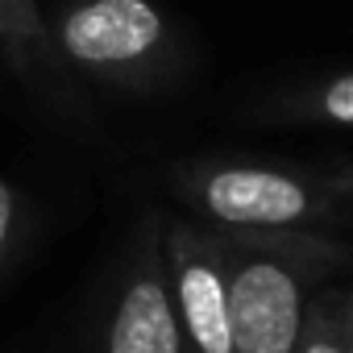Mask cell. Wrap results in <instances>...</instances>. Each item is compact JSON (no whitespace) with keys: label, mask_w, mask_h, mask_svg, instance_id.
I'll return each instance as SVG.
<instances>
[{"label":"cell","mask_w":353,"mask_h":353,"mask_svg":"<svg viewBox=\"0 0 353 353\" xmlns=\"http://www.w3.org/2000/svg\"><path fill=\"white\" fill-rule=\"evenodd\" d=\"M229 274V316L237 353H295L316 283L328 279L345 250L320 233H233L212 229Z\"/></svg>","instance_id":"obj_1"},{"label":"cell","mask_w":353,"mask_h":353,"mask_svg":"<svg viewBox=\"0 0 353 353\" xmlns=\"http://www.w3.org/2000/svg\"><path fill=\"white\" fill-rule=\"evenodd\" d=\"M295 353H345V287L312 295Z\"/></svg>","instance_id":"obj_6"},{"label":"cell","mask_w":353,"mask_h":353,"mask_svg":"<svg viewBox=\"0 0 353 353\" xmlns=\"http://www.w3.org/2000/svg\"><path fill=\"white\" fill-rule=\"evenodd\" d=\"M170 262L174 312L183 324V341L192 353H237L233 349V316H229V274L216 233L204 225L174 221L162 237Z\"/></svg>","instance_id":"obj_4"},{"label":"cell","mask_w":353,"mask_h":353,"mask_svg":"<svg viewBox=\"0 0 353 353\" xmlns=\"http://www.w3.org/2000/svg\"><path fill=\"white\" fill-rule=\"evenodd\" d=\"M104 353H188L183 324H179V312H174L166 250L154 221L133 241V254L121 274L112 316L104 328Z\"/></svg>","instance_id":"obj_5"},{"label":"cell","mask_w":353,"mask_h":353,"mask_svg":"<svg viewBox=\"0 0 353 353\" xmlns=\"http://www.w3.org/2000/svg\"><path fill=\"white\" fill-rule=\"evenodd\" d=\"M54 46L83 71L133 75L166 50V21L150 0H83L59 17Z\"/></svg>","instance_id":"obj_3"},{"label":"cell","mask_w":353,"mask_h":353,"mask_svg":"<svg viewBox=\"0 0 353 353\" xmlns=\"http://www.w3.org/2000/svg\"><path fill=\"white\" fill-rule=\"evenodd\" d=\"M303 112H312L320 121H332V125H353V75H336L332 83H324L303 104Z\"/></svg>","instance_id":"obj_7"},{"label":"cell","mask_w":353,"mask_h":353,"mask_svg":"<svg viewBox=\"0 0 353 353\" xmlns=\"http://www.w3.org/2000/svg\"><path fill=\"white\" fill-rule=\"evenodd\" d=\"M38 0H0V38H38Z\"/></svg>","instance_id":"obj_8"},{"label":"cell","mask_w":353,"mask_h":353,"mask_svg":"<svg viewBox=\"0 0 353 353\" xmlns=\"http://www.w3.org/2000/svg\"><path fill=\"white\" fill-rule=\"evenodd\" d=\"M179 188L212 229L287 233V229H312L316 221L332 216L353 196V170L316 174V170H283L254 162H221L188 170Z\"/></svg>","instance_id":"obj_2"},{"label":"cell","mask_w":353,"mask_h":353,"mask_svg":"<svg viewBox=\"0 0 353 353\" xmlns=\"http://www.w3.org/2000/svg\"><path fill=\"white\" fill-rule=\"evenodd\" d=\"M345 353H353V287H345Z\"/></svg>","instance_id":"obj_10"},{"label":"cell","mask_w":353,"mask_h":353,"mask_svg":"<svg viewBox=\"0 0 353 353\" xmlns=\"http://www.w3.org/2000/svg\"><path fill=\"white\" fill-rule=\"evenodd\" d=\"M13 221H17V192L13 183L0 179V258H5V245L13 237Z\"/></svg>","instance_id":"obj_9"}]
</instances>
